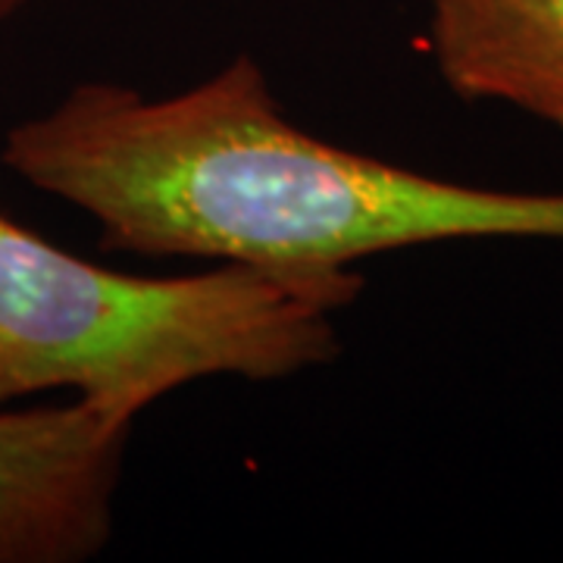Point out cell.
<instances>
[{"instance_id": "2", "label": "cell", "mask_w": 563, "mask_h": 563, "mask_svg": "<svg viewBox=\"0 0 563 563\" xmlns=\"http://www.w3.org/2000/svg\"><path fill=\"white\" fill-rule=\"evenodd\" d=\"M361 291L351 269L117 273L0 213V407L66 388L132 426L188 383L288 379L339 354L335 317Z\"/></svg>"}, {"instance_id": "1", "label": "cell", "mask_w": 563, "mask_h": 563, "mask_svg": "<svg viewBox=\"0 0 563 563\" xmlns=\"http://www.w3.org/2000/svg\"><path fill=\"white\" fill-rule=\"evenodd\" d=\"M0 161L147 257L351 269L420 244L563 242V191L463 185L307 135L251 57L166 98L85 81L13 125Z\"/></svg>"}, {"instance_id": "4", "label": "cell", "mask_w": 563, "mask_h": 563, "mask_svg": "<svg viewBox=\"0 0 563 563\" xmlns=\"http://www.w3.org/2000/svg\"><path fill=\"white\" fill-rule=\"evenodd\" d=\"M429 47L461 98L563 129V0H429Z\"/></svg>"}, {"instance_id": "3", "label": "cell", "mask_w": 563, "mask_h": 563, "mask_svg": "<svg viewBox=\"0 0 563 563\" xmlns=\"http://www.w3.org/2000/svg\"><path fill=\"white\" fill-rule=\"evenodd\" d=\"M132 426L88 404L0 407V563H81L113 536Z\"/></svg>"}, {"instance_id": "5", "label": "cell", "mask_w": 563, "mask_h": 563, "mask_svg": "<svg viewBox=\"0 0 563 563\" xmlns=\"http://www.w3.org/2000/svg\"><path fill=\"white\" fill-rule=\"evenodd\" d=\"M7 3H10V0H0V7H7Z\"/></svg>"}]
</instances>
